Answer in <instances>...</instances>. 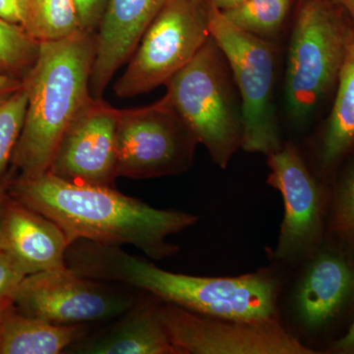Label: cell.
Instances as JSON below:
<instances>
[{"label": "cell", "instance_id": "cell-1", "mask_svg": "<svg viewBox=\"0 0 354 354\" xmlns=\"http://www.w3.org/2000/svg\"><path fill=\"white\" fill-rule=\"evenodd\" d=\"M9 196L50 218L69 244L86 239L106 245H132L150 259L171 257L179 246L169 241L196 225L199 216L180 209L153 208L116 188L84 185L50 172L11 176Z\"/></svg>", "mask_w": 354, "mask_h": 354}, {"label": "cell", "instance_id": "cell-2", "mask_svg": "<svg viewBox=\"0 0 354 354\" xmlns=\"http://www.w3.org/2000/svg\"><path fill=\"white\" fill-rule=\"evenodd\" d=\"M65 263L80 276L140 290L197 313L244 320L277 318L278 314L279 279L269 271L220 278L176 274L120 246L86 239L70 244Z\"/></svg>", "mask_w": 354, "mask_h": 354}, {"label": "cell", "instance_id": "cell-3", "mask_svg": "<svg viewBox=\"0 0 354 354\" xmlns=\"http://www.w3.org/2000/svg\"><path fill=\"white\" fill-rule=\"evenodd\" d=\"M97 44V32L83 31L39 44L38 58L22 80L28 106L11 160L15 176L48 171L65 131L93 97L90 83Z\"/></svg>", "mask_w": 354, "mask_h": 354}, {"label": "cell", "instance_id": "cell-4", "mask_svg": "<svg viewBox=\"0 0 354 354\" xmlns=\"http://www.w3.org/2000/svg\"><path fill=\"white\" fill-rule=\"evenodd\" d=\"M286 64V111L301 124L337 83L353 21L330 0H298Z\"/></svg>", "mask_w": 354, "mask_h": 354}, {"label": "cell", "instance_id": "cell-5", "mask_svg": "<svg viewBox=\"0 0 354 354\" xmlns=\"http://www.w3.org/2000/svg\"><path fill=\"white\" fill-rule=\"evenodd\" d=\"M167 95L212 160L225 169L241 148V104L228 64L209 38L195 57L165 84Z\"/></svg>", "mask_w": 354, "mask_h": 354}, {"label": "cell", "instance_id": "cell-6", "mask_svg": "<svg viewBox=\"0 0 354 354\" xmlns=\"http://www.w3.org/2000/svg\"><path fill=\"white\" fill-rule=\"evenodd\" d=\"M209 30L234 77L241 97V148L269 156L281 150L274 102L277 57L274 44L242 31L209 1Z\"/></svg>", "mask_w": 354, "mask_h": 354}, {"label": "cell", "instance_id": "cell-7", "mask_svg": "<svg viewBox=\"0 0 354 354\" xmlns=\"http://www.w3.org/2000/svg\"><path fill=\"white\" fill-rule=\"evenodd\" d=\"M209 36V0H167L114 84V94L130 99L165 85Z\"/></svg>", "mask_w": 354, "mask_h": 354}, {"label": "cell", "instance_id": "cell-8", "mask_svg": "<svg viewBox=\"0 0 354 354\" xmlns=\"http://www.w3.org/2000/svg\"><path fill=\"white\" fill-rule=\"evenodd\" d=\"M199 141L167 95L144 108L118 109V178L177 176L190 169Z\"/></svg>", "mask_w": 354, "mask_h": 354}, {"label": "cell", "instance_id": "cell-9", "mask_svg": "<svg viewBox=\"0 0 354 354\" xmlns=\"http://www.w3.org/2000/svg\"><path fill=\"white\" fill-rule=\"evenodd\" d=\"M133 291L80 276L66 265L28 274L12 295L24 315L55 325L111 322L138 302Z\"/></svg>", "mask_w": 354, "mask_h": 354}, {"label": "cell", "instance_id": "cell-10", "mask_svg": "<svg viewBox=\"0 0 354 354\" xmlns=\"http://www.w3.org/2000/svg\"><path fill=\"white\" fill-rule=\"evenodd\" d=\"M160 316L180 354H312L278 318L244 320L160 301Z\"/></svg>", "mask_w": 354, "mask_h": 354}, {"label": "cell", "instance_id": "cell-11", "mask_svg": "<svg viewBox=\"0 0 354 354\" xmlns=\"http://www.w3.org/2000/svg\"><path fill=\"white\" fill-rule=\"evenodd\" d=\"M118 109L94 97L60 140L48 172L69 183L115 188Z\"/></svg>", "mask_w": 354, "mask_h": 354}, {"label": "cell", "instance_id": "cell-12", "mask_svg": "<svg viewBox=\"0 0 354 354\" xmlns=\"http://www.w3.org/2000/svg\"><path fill=\"white\" fill-rule=\"evenodd\" d=\"M268 183L281 193L285 205L274 257L297 262L310 255L321 234V192L318 184L292 145L267 156Z\"/></svg>", "mask_w": 354, "mask_h": 354}, {"label": "cell", "instance_id": "cell-13", "mask_svg": "<svg viewBox=\"0 0 354 354\" xmlns=\"http://www.w3.org/2000/svg\"><path fill=\"white\" fill-rule=\"evenodd\" d=\"M167 0H109L97 31L91 93L102 99L115 72L130 59Z\"/></svg>", "mask_w": 354, "mask_h": 354}, {"label": "cell", "instance_id": "cell-14", "mask_svg": "<svg viewBox=\"0 0 354 354\" xmlns=\"http://www.w3.org/2000/svg\"><path fill=\"white\" fill-rule=\"evenodd\" d=\"M70 245L55 221L7 196L2 213L0 251L26 276L64 267Z\"/></svg>", "mask_w": 354, "mask_h": 354}, {"label": "cell", "instance_id": "cell-15", "mask_svg": "<svg viewBox=\"0 0 354 354\" xmlns=\"http://www.w3.org/2000/svg\"><path fill=\"white\" fill-rule=\"evenodd\" d=\"M65 353L180 354L160 319V301L151 295L140 298L108 327L86 335Z\"/></svg>", "mask_w": 354, "mask_h": 354}, {"label": "cell", "instance_id": "cell-16", "mask_svg": "<svg viewBox=\"0 0 354 354\" xmlns=\"http://www.w3.org/2000/svg\"><path fill=\"white\" fill-rule=\"evenodd\" d=\"M354 288V272L344 258L335 254L319 255L307 268L298 285L295 308L310 330L322 327L334 318Z\"/></svg>", "mask_w": 354, "mask_h": 354}, {"label": "cell", "instance_id": "cell-17", "mask_svg": "<svg viewBox=\"0 0 354 354\" xmlns=\"http://www.w3.org/2000/svg\"><path fill=\"white\" fill-rule=\"evenodd\" d=\"M88 334V325H55L24 315L12 300L0 309V354L65 353Z\"/></svg>", "mask_w": 354, "mask_h": 354}, {"label": "cell", "instance_id": "cell-18", "mask_svg": "<svg viewBox=\"0 0 354 354\" xmlns=\"http://www.w3.org/2000/svg\"><path fill=\"white\" fill-rule=\"evenodd\" d=\"M337 83L321 153L324 164L328 165L337 162L354 145V29Z\"/></svg>", "mask_w": 354, "mask_h": 354}, {"label": "cell", "instance_id": "cell-19", "mask_svg": "<svg viewBox=\"0 0 354 354\" xmlns=\"http://www.w3.org/2000/svg\"><path fill=\"white\" fill-rule=\"evenodd\" d=\"M292 4L293 0H246L221 12L242 31L272 41L283 31Z\"/></svg>", "mask_w": 354, "mask_h": 354}, {"label": "cell", "instance_id": "cell-20", "mask_svg": "<svg viewBox=\"0 0 354 354\" xmlns=\"http://www.w3.org/2000/svg\"><path fill=\"white\" fill-rule=\"evenodd\" d=\"M28 32L39 41H57L80 32L73 0H29Z\"/></svg>", "mask_w": 354, "mask_h": 354}, {"label": "cell", "instance_id": "cell-21", "mask_svg": "<svg viewBox=\"0 0 354 354\" xmlns=\"http://www.w3.org/2000/svg\"><path fill=\"white\" fill-rule=\"evenodd\" d=\"M39 39L0 18V74L22 81L38 58Z\"/></svg>", "mask_w": 354, "mask_h": 354}, {"label": "cell", "instance_id": "cell-22", "mask_svg": "<svg viewBox=\"0 0 354 354\" xmlns=\"http://www.w3.org/2000/svg\"><path fill=\"white\" fill-rule=\"evenodd\" d=\"M28 97L24 88L0 102V181L10 167L14 150L24 127Z\"/></svg>", "mask_w": 354, "mask_h": 354}, {"label": "cell", "instance_id": "cell-23", "mask_svg": "<svg viewBox=\"0 0 354 354\" xmlns=\"http://www.w3.org/2000/svg\"><path fill=\"white\" fill-rule=\"evenodd\" d=\"M334 223L339 234L354 242V165L337 191Z\"/></svg>", "mask_w": 354, "mask_h": 354}, {"label": "cell", "instance_id": "cell-24", "mask_svg": "<svg viewBox=\"0 0 354 354\" xmlns=\"http://www.w3.org/2000/svg\"><path fill=\"white\" fill-rule=\"evenodd\" d=\"M25 277L19 266L0 251V309L12 300L14 291Z\"/></svg>", "mask_w": 354, "mask_h": 354}, {"label": "cell", "instance_id": "cell-25", "mask_svg": "<svg viewBox=\"0 0 354 354\" xmlns=\"http://www.w3.org/2000/svg\"><path fill=\"white\" fill-rule=\"evenodd\" d=\"M80 30L97 32L106 12L109 0H73Z\"/></svg>", "mask_w": 354, "mask_h": 354}, {"label": "cell", "instance_id": "cell-26", "mask_svg": "<svg viewBox=\"0 0 354 354\" xmlns=\"http://www.w3.org/2000/svg\"><path fill=\"white\" fill-rule=\"evenodd\" d=\"M0 18L21 26L28 32L30 26L29 0H0Z\"/></svg>", "mask_w": 354, "mask_h": 354}, {"label": "cell", "instance_id": "cell-27", "mask_svg": "<svg viewBox=\"0 0 354 354\" xmlns=\"http://www.w3.org/2000/svg\"><path fill=\"white\" fill-rule=\"evenodd\" d=\"M23 87L22 81L0 74V102L4 101Z\"/></svg>", "mask_w": 354, "mask_h": 354}, {"label": "cell", "instance_id": "cell-28", "mask_svg": "<svg viewBox=\"0 0 354 354\" xmlns=\"http://www.w3.org/2000/svg\"><path fill=\"white\" fill-rule=\"evenodd\" d=\"M333 349L335 353L354 354V321L348 333L335 342Z\"/></svg>", "mask_w": 354, "mask_h": 354}, {"label": "cell", "instance_id": "cell-29", "mask_svg": "<svg viewBox=\"0 0 354 354\" xmlns=\"http://www.w3.org/2000/svg\"><path fill=\"white\" fill-rule=\"evenodd\" d=\"M12 174L13 171L9 167L6 176L4 177L3 180L0 181V237H1L2 213H3L4 203H6V198L8 196V184Z\"/></svg>", "mask_w": 354, "mask_h": 354}, {"label": "cell", "instance_id": "cell-30", "mask_svg": "<svg viewBox=\"0 0 354 354\" xmlns=\"http://www.w3.org/2000/svg\"><path fill=\"white\" fill-rule=\"evenodd\" d=\"M212 6H215L220 11L228 10L232 7L239 6L246 0H209Z\"/></svg>", "mask_w": 354, "mask_h": 354}, {"label": "cell", "instance_id": "cell-31", "mask_svg": "<svg viewBox=\"0 0 354 354\" xmlns=\"http://www.w3.org/2000/svg\"><path fill=\"white\" fill-rule=\"evenodd\" d=\"M346 11L354 23V0H330Z\"/></svg>", "mask_w": 354, "mask_h": 354}]
</instances>
